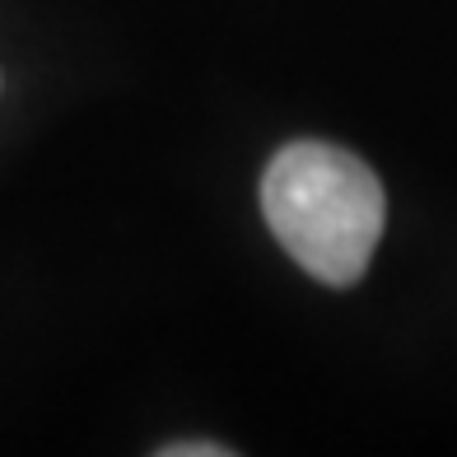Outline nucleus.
<instances>
[{"label": "nucleus", "instance_id": "obj_1", "mask_svg": "<svg viewBox=\"0 0 457 457\" xmlns=\"http://www.w3.org/2000/svg\"><path fill=\"white\" fill-rule=\"evenodd\" d=\"M262 215L308 276L345 289L369 271L387 201L360 154L327 140H295L266 163Z\"/></svg>", "mask_w": 457, "mask_h": 457}, {"label": "nucleus", "instance_id": "obj_2", "mask_svg": "<svg viewBox=\"0 0 457 457\" xmlns=\"http://www.w3.org/2000/svg\"><path fill=\"white\" fill-rule=\"evenodd\" d=\"M163 457H224L228 448L220 444H169V448H159Z\"/></svg>", "mask_w": 457, "mask_h": 457}]
</instances>
